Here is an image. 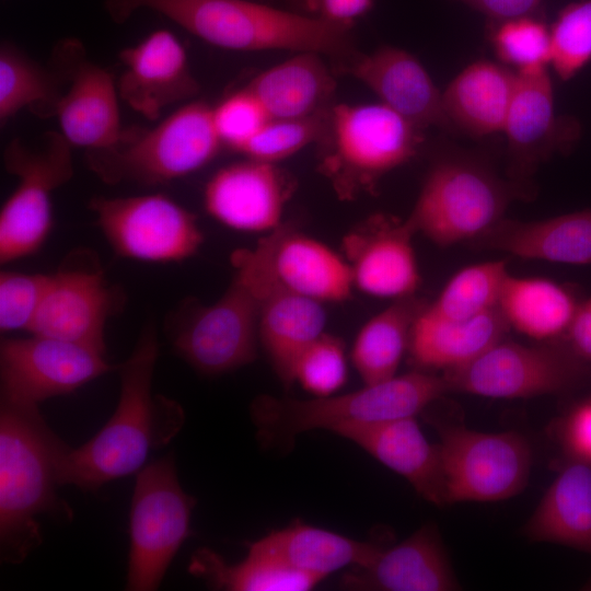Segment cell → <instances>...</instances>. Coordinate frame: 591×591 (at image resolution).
<instances>
[{
	"mask_svg": "<svg viewBox=\"0 0 591 591\" xmlns=\"http://www.w3.org/2000/svg\"><path fill=\"white\" fill-rule=\"evenodd\" d=\"M158 354L157 329L148 323L130 356L118 366L120 392L114 414L84 444L68 448L59 467L60 485L95 491L108 482L138 473L149 454L181 430V405L152 393Z\"/></svg>",
	"mask_w": 591,
	"mask_h": 591,
	"instance_id": "1",
	"label": "cell"
},
{
	"mask_svg": "<svg viewBox=\"0 0 591 591\" xmlns=\"http://www.w3.org/2000/svg\"><path fill=\"white\" fill-rule=\"evenodd\" d=\"M105 7L117 23L141 9L152 10L223 49L318 53L333 61L334 70L359 53L354 25L248 0H107Z\"/></svg>",
	"mask_w": 591,
	"mask_h": 591,
	"instance_id": "2",
	"label": "cell"
},
{
	"mask_svg": "<svg viewBox=\"0 0 591 591\" xmlns=\"http://www.w3.org/2000/svg\"><path fill=\"white\" fill-rule=\"evenodd\" d=\"M67 445L46 424L39 406L0 401V554L23 561L42 543L36 517L71 519L57 495Z\"/></svg>",
	"mask_w": 591,
	"mask_h": 591,
	"instance_id": "3",
	"label": "cell"
},
{
	"mask_svg": "<svg viewBox=\"0 0 591 591\" xmlns=\"http://www.w3.org/2000/svg\"><path fill=\"white\" fill-rule=\"evenodd\" d=\"M448 392L442 374L416 369L346 394L311 399L259 395L250 414L262 445L287 451L310 430L415 417Z\"/></svg>",
	"mask_w": 591,
	"mask_h": 591,
	"instance_id": "4",
	"label": "cell"
},
{
	"mask_svg": "<svg viewBox=\"0 0 591 591\" xmlns=\"http://www.w3.org/2000/svg\"><path fill=\"white\" fill-rule=\"evenodd\" d=\"M422 130L382 103H335L316 143L318 172L339 199L373 194L387 173L417 154Z\"/></svg>",
	"mask_w": 591,
	"mask_h": 591,
	"instance_id": "5",
	"label": "cell"
},
{
	"mask_svg": "<svg viewBox=\"0 0 591 591\" xmlns=\"http://www.w3.org/2000/svg\"><path fill=\"white\" fill-rule=\"evenodd\" d=\"M223 147L212 107L188 103L153 128H124L112 146L86 151L90 170L107 184H164L194 173Z\"/></svg>",
	"mask_w": 591,
	"mask_h": 591,
	"instance_id": "6",
	"label": "cell"
},
{
	"mask_svg": "<svg viewBox=\"0 0 591 591\" xmlns=\"http://www.w3.org/2000/svg\"><path fill=\"white\" fill-rule=\"evenodd\" d=\"M519 190L478 161L447 158L429 170L406 220L440 247L468 243L505 217Z\"/></svg>",
	"mask_w": 591,
	"mask_h": 591,
	"instance_id": "7",
	"label": "cell"
},
{
	"mask_svg": "<svg viewBox=\"0 0 591 591\" xmlns=\"http://www.w3.org/2000/svg\"><path fill=\"white\" fill-rule=\"evenodd\" d=\"M449 392L529 398L572 392L591 380V362L563 339L526 345L503 338L470 363L442 372Z\"/></svg>",
	"mask_w": 591,
	"mask_h": 591,
	"instance_id": "8",
	"label": "cell"
},
{
	"mask_svg": "<svg viewBox=\"0 0 591 591\" xmlns=\"http://www.w3.org/2000/svg\"><path fill=\"white\" fill-rule=\"evenodd\" d=\"M196 500L182 488L172 454L138 473L129 514L126 589L157 590L179 547L192 534Z\"/></svg>",
	"mask_w": 591,
	"mask_h": 591,
	"instance_id": "9",
	"label": "cell"
},
{
	"mask_svg": "<svg viewBox=\"0 0 591 591\" xmlns=\"http://www.w3.org/2000/svg\"><path fill=\"white\" fill-rule=\"evenodd\" d=\"M72 146L61 132L48 131L37 144L12 140L4 149L7 171L18 178L0 212V263L36 253L53 227L54 192L73 175Z\"/></svg>",
	"mask_w": 591,
	"mask_h": 591,
	"instance_id": "10",
	"label": "cell"
},
{
	"mask_svg": "<svg viewBox=\"0 0 591 591\" xmlns=\"http://www.w3.org/2000/svg\"><path fill=\"white\" fill-rule=\"evenodd\" d=\"M447 505L499 501L521 493L530 478L532 448L517 431L483 432L439 422Z\"/></svg>",
	"mask_w": 591,
	"mask_h": 591,
	"instance_id": "11",
	"label": "cell"
},
{
	"mask_svg": "<svg viewBox=\"0 0 591 591\" xmlns=\"http://www.w3.org/2000/svg\"><path fill=\"white\" fill-rule=\"evenodd\" d=\"M166 332L175 352L205 375L227 373L257 355L258 311L250 289L235 276L215 302L186 301L174 311Z\"/></svg>",
	"mask_w": 591,
	"mask_h": 591,
	"instance_id": "12",
	"label": "cell"
},
{
	"mask_svg": "<svg viewBox=\"0 0 591 591\" xmlns=\"http://www.w3.org/2000/svg\"><path fill=\"white\" fill-rule=\"evenodd\" d=\"M234 275L252 292L258 311V341L276 375L289 387L303 349L324 332V304L286 287L275 275L266 236L231 254Z\"/></svg>",
	"mask_w": 591,
	"mask_h": 591,
	"instance_id": "13",
	"label": "cell"
},
{
	"mask_svg": "<svg viewBox=\"0 0 591 591\" xmlns=\"http://www.w3.org/2000/svg\"><path fill=\"white\" fill-rule=\"evenodd\" d=\"M90 209L108 245L125 258L182 262L204 242L196 216L163 194L94 197Z\"/></svg>",
	"mask_w": 591,
	"mask_h": 591,
	"instance_id": "14",
	"label": "cell"
},
{
	"mask_svg": "<svg viewBox=\"0 0 591 591\" xmlns=\"http://www.w3.org/2000/svg\"><path fill=\"white\" fill-rule=\"evenodd\" d=\"M115 367L105 352L86 345L31 334L2 338L1 398L39 406L70 394Z\"/></svg>",
	"mask_w": 591,
	"mask_h": 591,
	"instance_id": "15",
	"label": "cell"
},
{
	"mask_svg": "<svg viewBox=\"0 0 591 591\" xmlns=\"http://www.w3.org/2000/svg\"><path fill=\"white\" fill-rule=\"evenodd\" d=\"M123 294L107 281L90 253L68 257L50 279L30 334L106 350L105 325L123 305Z\"/></svg>",
	"mask_w": 591,
	"mask_h": 591,
	"instance_id": "16",
	"label": "cell"
},
{
	"mask_svg": "<svg viewBox=\"0 0 591 591\" xmlns=\"http://www.w3.org/2000/svg\"><path fill=\"white\" fill-rule=\"evenodd\" d=\"M53 59L67 78L57 105L61 134L72 147L97 150L115 143L123 132L118 90L112 74L90 61L83 46L74 39L62 42Z\"/></svg>",
	"mask_w": 591,
	"mask_h": 591,
	"instance_id": "17",
	"label": "cell"
},
{
	"mask_svg": "<svg viewBox=\"0 0 591 591\" xmlns=\"http://www.w3.org/2000/svg\"><path fill=\"white\" fill-rule=\"evenodd\" d=\"M407 220L378 213L349 230L341 247L354 287L373 298L415 296L421 281Z\"/></svg>",
	"mask_w": 591,
	"mask_h": 591,
	"instance_id": "18",
	"label": "cell"
},
{
	"mask_svg": "<svg viewBox=\"0 0 591 591\" xmlns=\"http://www.w3.org/2000/svg\"><path fill=\"white\" fill-rule=\"evenodd\" d=\"M294 182L277 163L246 158L218 170L204 192L206 211L243 232L269 233L281 223Z\"/></svg>",
	"mask_w": 591,
	"mask_h": 591,
	"instance_id": "19",
	"label": "cell"
},
{
	"mask_svg": "<svg viewBox=\"0 0 591 591\" xmlns=\"http://www.w3.org/2000/svg\"><path fill=\"white\" fill-rule=\"evenodd\" d=\"M503 132L509 175L518 183L531 176L551 154L576 143L580 126L576 119L556 115L547 68L518 73Z\"/></svg>",
	"mask_w": 591,
	"mask_h": 591,
	"instance_id": "20",
	"label": "cell"
},
{
	"mask_svg": "<svg viewBox=\"0 0 591 591\" xmlns=\"http://www.w3.org/2000/svg\"><path fill=\"white\" fill-rule=\"evenodd\" d=\"M119 58L125 67L119 97L147 119H157L164 108L199 91L184 46L167 30L152 32L121 50Z\"/></svg>",
	"mask_w": 591,
	"mask_h": 591,
	"instance_id": "21",
	"label": "cell"
},
{
	"mask_svg": "<svg viewBox=\"0 0 591 591\" xmlns=\"http://www.w3.org/2000/svg\"><path fill=\"white\" fill-rule=\"evenodd\" d=\"M335 73L354 77L382 104L421 129L431 126L453 129L443 107L442 92L421 62L402 48L383 46L371 54L358 53Z\"/></svg>",
	"mask_w": 591,
	"mask_h": 591,
	"instance_id": "22",
	"label": "cell"
},
{
	"mask_svg": "<svg viewBox=\"0 0 591 591\" xmlns=\"http://www.w3.org/2000/svg\"><path fill=\"white\" fill-rule=\"evenodd\" d=\"M340 587L354 591H453L454 573L438 526L427 523L404 541L383 548L368 565L351 568Z\"/></svg>",
	"mask_w": 591,
	"mask_h": 591,
	"instance_id": "23",
	"label": "cell"
},
{
	"mask_svg": "<svg viewBox=\"0 0 591 591\" xmlns=\"http://www.w3.org/2000/svg\"><path fill=\"white\" fill-rule=\"evenodd\" d=\"M332 432L402 475L427 501L447 505L439 447L427 440L415 417L343 425Z\"/></svg>",
	"mask_w": 591,
	"mask_h": 591,
	"instance_id": "24",
	"label": "cell"
},
{
	"mask_svg": "<svg viewBox=\"0 0 591 591\" xmlns=\"http://www.w3.org/2000/svg\"><path fill=\"white\" fill-rule=\"evenodd\" d=\"M531 260L591 264V208L535 221L503 217L467 243Z\"/></svg>",
	"mask_w": 591,
	"mask_h": 591,
	"instance_id": "25",
	"label": "cell"
},
{
	"mask_svg": "<svg viewBox=\"0 0 591 591\" xmlns=\"http://www.w3.org/2000/svg\"><path fill=\"white\" fill-rule=\"evenodd\" d=\"M265 236L271 268L286 287L321 304L351 297L355 287L344 255L288 223Z\"/></svg>",
	"mask_w": 591,
	"mask_h": 591,
	"instance_id": "26",
	"label": "cell"
},
{
	"mask_svg": "<svg viewBox=\"0 0 591 591\" xmlns=\"http://www.w3.org/2000/svg\"><path fill=\"white\" fill-rule=\"evenodd\" d=\"M509 331L498 306L462 321L437 316L425 306L414 323L407 352L417 370L444 372L475 360Z\"/></svg>",
	"mask_w": 591,
	"mask_h": 591,
	"instance_id": "27",
	"label": "cell"
},
{
	"mask_svg": "<svg viewBox=\"0 0 591 591\" xmlns=\"http://www.w3.org/2000/svg\"><path fill=\"white\" fill-rule=\"evenodd\" d=\"M248 549L322 581L339 569L370 564L383 547L296 521L250 543Z\"/></svg>",
	"mask_w": 591,
	"mask_h": 591,
	"instance_id": "28",
	"label": "cell"
},
{
	"mask_svg": "<svg viewBox=\"0 0 591 591\" xmlns=\"http://www.w3.org/2000/svg\"><path fill=\"white\" fill-rule=\"evenodd\" d=\"M325 56L296 53L254 77L246 88L260 101L270 119L303 118L332 108L337 82Z\"/></svg>",
	"mask_w": 591,
	"mask_h": 591,
	"instance_id": "29",
	"label": "cell"
},
{
	"mask_svg": "<svg viewBox=\"0 0 591 591\" xmlns=\"http://www.w3.org/2000/svg\"><path fill=\"white\" fill-rule=\"evenodd\" d=\"M518 73L489 60L463 69L442 92L443 107L453 126L472 136L503 131Z\"/></svg>",
	"mask_w": 591,
	"mask_h": 591,
	"instance_id": "30",
	"label": "cell"
},
{
	"mask_svg": "<svg viewBox=\"0 0 591 591\" xmlns=\"http://www.w3.org/2000/svg\"><path fill=\"white\" fill-rule=\"evenodd\" d=\"M524 535L591 554L590 464L570 459L526 522Z\"/></svg>",
	"mask_w": 591,
	"mask_h": 591,
	"instance_id": "31",
	"label": "cell"
},
{
	"mask_svg": "<svg viewBox=\"0 0 591 591\" xmlns=\"http://www.w3.org/2000/svg\"><path fill=\"white\" fill-rule=\"evenodd\" d=\"M580 302L567 287L541 277H507L498 309L510 329L535 341L561 340Z\"/></svg>",
	"mask_w": 591,
	"mask_h": 591,
	"instance_id": "32",
	"label": "cell"
},
{
	"mask_svg": "<svg viewBox=\"0 0 591 591\" xmlns=\"http://www.w3.org/2000/svg\"><path fill=\"white\" fill-rule=\"evenodd\" d=\"M427 304L410 296L392 303L369 318L357 333L350 358L364 384H374L396 375L408 351L415 321Z\"/></svg>",
	"mask_w": 591,
	"mask_h": 591,
	"instance_id": "33",
	"label": "cell"
},
{
	"mask_svg": "<svg viewBox=\"0 0 591 591\" xmlns=\"http://www.w3.org/2000/svg\"><path fill=\"white\" fill-rule=\"evenodd\" d=\"M54 60V59H53ZM67 85V78L54 60L48 69L20 48L3 42L0 47V124L28 108L40 118L54 117Z\"/></svg>",
	"mask_w": 591,
	"mask_h": 591,
	"instance_id": "34",
	"label": "cell"
},
{
	"mask_svg": "<svg viewBox=\"0 0 591 591\" xmlns=\"http://www.w3.org/2000/svg\"><path fill=\"white\" fill-rule=\"evenodd\" d=\"M188 571L212 589L225 591H306L320 582L251 549L243 560L229 564L217 552L199 548L192 556Z\"/></svg>",
	"mask_w": 591,
	"mask_h": 591,
	"instance_id": "35",
	"label": "cell"
},
{
	"mask_svg": "<svg viewBox=\"0 0 591 591\" xmlns=\"http://www.w3.org/2000/svg\"><path fill=\"white\" fill-rule=\"evenodd\" d=\"M505 260H487L462 268L445 283L426 310L437 316L462 321L496 309L507 277Z\"/></svg>",
	"mask_w": 591,
	"mask_h": 591,
	"instance_id": "36",
	"label": "cell"
},
{
	"mask_svg": "<svg viewBox=\"0 0 591 591\" xmlns=\"http://www.w3.org/2000/svg\"><path fill=\"white\" fill-rule=\"evenodd\" d=\"M497 56L518 69L533 72L551 63V33L546 25L528 15L501 20L491 38Z\"/></svg>",
	"mask_w": 591,
	"mask_h": 591,
	"instance_id": "37",
	"label": "cell"
},
{
	"mask_svg": "<svg viewBox=\"0 0 591 591\" xmlns=\"http://www.w3.org/2000/svg\"><path fill=\"white\" fill-rule=\"evenodd\" d=\"M329 111L303 118L269 119L240 153L270 163L288 159L318 142L325 131Z\"/></svg>",
	"mask_w": 591,
	"mask_h": 591,
	"instance_id": "38",
	"label": "cell"
},
{
	"mask_svg": "<svg viewBox=\"0 0 591 591\" xmlns=\"http://www.w3.org/2000/svg\"><path fill=\"white\" fill-rule=\"evenodd\" d=\"M551 66L569 80L591 60V0L567 5L551 30Z\"/></svg>",
	"mask_w": 591,
	"mask_h": 591,
	"instance_id": "39",
	"label": "cell"
},
{
	"mask_svg": "<svg viewBox=\"0 0 591 591\" xmlns=\"http://www.w3.org/2000/svg\"><path fill=\"white\" fill-rule=\"evenodd\" d=\"M347 359L344 341L323 332L299 356L293 382L315 397L336 394L347 381Z\"/></svg>",
	"mask_w": 591,
	"mask_h": 591,
	"instance_id": "40",
	"label": "cell"
},
{
	"mask_svg": "<svg viewBox=\"0 0 591 591\" xmlns=\"http://www.w3.org/2000/svg\"><path fill=\"white\" fill-rule=\"evenodd\" d=\"M50 274L2 270L0 274V329L30 332Z\"/></svg>",
	"mask_w": 591,
	"mask_h": 591,
	"instance_id": "41",
	"label": "cell"
},
{
	"mask_svg": "<svg viewBox=\"0 0 591 591\" xmlns=\"http://www.w3.org/2000/svg\"><path fill=\"white\" fill-rule=\"evenodd\" d=\"M212 116L223 147L236 152L270 119L260 101L246 86L212 107Z\"/></svg>",
	"mask_w": 591,
	"mask_h": 591,
	"instance_id": "42",
	"label": "cell"
},
{
	"mask_svg": "<svg viewBox=\"0 0 591 591\" xmlns=\"http://www.w3.org/2000/svg\"><path fill=\"white\" fill-rule=\"evenodd\" d=\"M579 357L591 362V297L580 302L563 339Z\"/></svg>",
	"mask_w": 591,
	"mask_h": 591,
	"instance_id": "43",
	"label": "cell"
},
{
	"mask_svg": "<svg viewBox=\"0 0 591 591\" xmlns=\"http://www.w3.org/2000/svg\"><path fill=\"white\" fill-rule=\"evenodd\" d=\"M372 5L373 0H316V15L334 23L354 25Z\"/></svg>",
	"mask_w": 591,
	"mask_h": 591,
	"instance_id": "44",
	"label": "cell"
},
{
	"mask_svg": "<svg viewBox=\"0 0 591 591\" xmlns=\"http://www.w3.org/2000/svg\"><path fill=\"white\" fill-rule=\"evenodd\" d=\"M542 0H468L478 11L496 20L529 15Z\"/></svg>",
	"mask_w": 591,
	"mask_h": 591,
	"instance_id": "45",
	"label": "cell"
},
{
	"mask_svg": "<svg viewBox=\"0 0 591 591\" xmlns=\"http://www.w3.org/2000/svg\"><path fill=\"white\" fill-rule=\"evenodd\" d=\"M298 9L316 15V0H287Z\"/></svg>",
	"mask_w": 591,
	"mask_h": 591,
	"instance_id": "46",
	"label": "cell"
},
{
	"mask_svg": "<svg viewBox=\"0 0 591 591\" xmlns=\"http://www.w3.org/2000/svg\"><path fill=\"white\" fill-rule=\"evenodd\" d=\"M464 1L468 2V0H464Z\"/></svg>",
	"mask_w": 591,
	"mask_h": 591,
	"instance_id": "47",
	"label": "cell"
}]
</instances>
